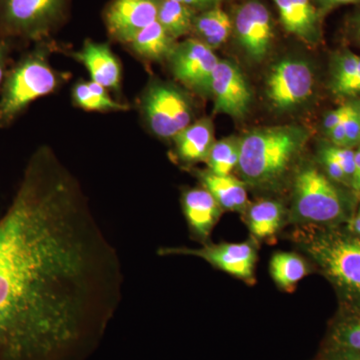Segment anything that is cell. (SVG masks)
Masks as SVG:
<instances>
[{"label": "cell", "mask_w": 360, "mask_h": 360, "mask_svg": "<svg viewBox=\"0 0 360 360\" xmlns=\"http://www.w3.org/2000/svg\"><path fill=\"white\" fill-rule=\"evenodd\" d=\"M117 248L49 148L0 217V360H77L122 300Z\"/></svg>", "instance_id": "1"}, {"label": "cell", "mask_w": 360, "mask_h": 360, "mask_svg": "<svg viewBox=\"0 0 360 360\" xmlns=\"http://www.w3.org/2000/svg\"><path fill=\"white\" fill-rule=\"evenodd\" d=\"M310 132L302 125L250 130L239 139L238 172L245 186L258 191L279 188L293 172Z\"/></svg>", "instance_id": "2"}, {"label": "cell", "mask_w": 360, "mask_h": 360, "mask_svg": "<svg viewBox=\"0 0 360 360\" xmlns=\"http://www.w3.org/2000/svg\"><path fill=\"white\" fill-rule=\"evenodd\" d=\"M293 241L335 288L340 307H360V238L347 227L298 226Z\"/></svg>", "instance_id": "3"}, {"label": "cell", "mask_w": 360, "mask_h": 360, "mask_svg": "<svg viewBox=\"0 0 360 360\" xmlns=\"http://www.w3.org/2000/svg\"><path fill=\"white\" fill-rule=\"evenodd\" d=\"M359 196L336 184L319 163H303L295 172L288 219L298 226L338 227L347 224Z\"/></svg>", "instance_id": "4"}, {"label": "cell", "mask_w": 360, "mask_h": 360, "mask_svg": "<svg viewBox=\"0 0 360 360\" xmlns=\"http://www.w3.org/2000/svg\"><path fill=\"white\" fill-rule=\"evenodd\" d=\"M46 51H39L14 68L0 99V122L13 120L28 104L49 96L65 79L49 65Z\"/></svg>", "instance_id": "5"}, {"label": "cell", "mask_w": 360, "mask_h": 360, "mask_svg": "<svg viewBox=\"0 0 360 360\" xmlns=\"http://www.w3.org/2000/svg\"><path fill=\"white\" fill-rule=\"evenodd\" d=\"M141 105L148 129L162 139H174L195 117L191 97L170 82H150L144 90Z\"/></svg>", "instance_id": "6"}, {"label": "cell", "mask_w": 360, "mask_h": 360, "mask_svg": "<svg viewBox=\"0 0 360 360\" xmlns=\"http://www.w3.org/2000/svg\"><path fill=\"white\" fill-rule=\"evenodd\" d=\"M70 0H0V30L6 34L41 39L65 21Z\"/></svg>", "instance_id": "7"}, {"label": "cell", "mask_w": 360, "mask_h": 360, "mask_svg": "<svg viewBox=\"0 0 360 360\" xmlns=\"http://www.w3.org/2000/svg\"><path fill=\"white\" fill-rule=\"evenodd\" d=\"M265 97L279 113L302 108L314 94L315 73L309 61L284 58L269 68L265 78Z\"/></svg>", "instance_id": "8"}, {"label": "cell", "mask_w": 360, "mask_h": 360, "mask_svg": "<svg viewBox=\"0 0 360 360\" xmlns=\"http://www.w3.org/2000/svg\"><path fill=\"white\" fill-rule=\"evenodd\" d=\"M161 257L186 255L201 258L215 269L245 281L248 285L255 283V267L257 262V241L241 243H205L201 248H161Z\"/></svg>", "instance_id": "9"}, {"label": "cell", "mask_w": 360, "mask_h": 360, "mask_svg": "<svg viewBox=\"0 0 360 360\" xmlns=\"http://www.w3.org/2000/svg\"><path fill=\"white\" fill-rule=\"evenodd\" d=\"M233 32L239 47L250 63H262L269 56L274 40L271 13L259 0H248L236 8Z\"/></svg>", "instance_id": "10"}, {"label": "cell", "mask_w": 360, "mask_h": 360, "mask_svg": "<svg viewBox=\"0 0 360 360\" xmlns=\"http://www.w3.org/2000/svg\"><path fill=\"white\" fill-rule=\"evenodd\" d=\"M208 96L213 98V113L243 120L252 103V91L245 75L231 60H219L210 78Z\"/></svg>", "instance_id": "11"}, {"label": "cell", "mask_w": 360, "mask_h": 360, "mask_svg": "<svg viewBox=\"0 0 360 360\" xmlns=\"http://www.w3.org/2000/svg\"><path fill=\"white\" fill-rule=\"evenodd\" d=\"M167 61L180 84L208 96L210 78L219 63L212 49L193 37L176 44Z\"/></svg>", "instance_id": "12"}, {"label": "cell", "mask_w": 360, "mask_h": 360, "mask_svg": "<svg viewBox=\"0 0 360 360\" xmlns=\"http://www.w3.org/2000/svg\"><path fill=\"white\" fill-rule=\"evenodd\" d=\"M160 0H111L103 13L113 39L127 44L136 33L158 20Z\"/></svg>", "instance_id": "13"}, {"label": "cell", "mask_w": 360, "mask_h": 360, "mask_svg": "<svg viewBox=\"0 0 360 360\" xmlns=\"http://www.w3.org/2000/svg\"><path fill=\"white\" fill-rule=\"evenodd\" d=\"M181 207L191 236L202 245L208 243L222 208L205 187H193L182 191Z\"/></svg>", "instance_id": "14"}, {"label": "cell", "mask_w": 360, "mask_h": 360, "mask_svg": "<svg viewBox=\"0 0 360 360\" xmlns=\"http://www.w3.org/2000/svg\"><path fill=\"white\" fill-rule=\"evenodd\" d=\"M274 2L286 32L310 46L321 44L323 14L312 0H274Z\"/></svg>", "instance_id": "15"}, {"label": "cell", "mask_w": 360, "mask_h": 360, "mask_svg": "<svg viewBox=\"0 0 360 360\" xmlns=\"http://www.w3.org/2000/svg\"><path fill=\"white\" fill-rule=\"evenodd\" d=\"M73 58L86 68L92 82L106 89L118 91L122 82V65L110 45L86 40Z\"/></svg>", "instance_id": "16"}, {"label": "cell", "mask_w": 360, "mask_h": 360, "mask_svg": "<svg viewBox=\"0 0 360 360\" xmlns=\"http://www.w3.org/2000/svg\"><path fill=\"white\" fill-rule=\"evenodd\" d=\"M177 160L184 165L202 162L214 144V129L212 120L202 118L191 123L172 139Z\"/></svg>", "instance_id": "17"}, {"label": "cell", "mask_w": 360, "mask_h": 360, "mask_svg": "<svg viewBox=\"0 0 360 360\" xmlns=\"http://www.w3.org/2000/svg\"><path fill=\"white\" fill-rule=\"evenodd\" d=\"M201 186L212 193L222 210L245 213L250 205L248 191L243 180L229 175H217L210 170L196 172Z\"/></svg>", "instance_id": "18"}, {"label": "cell", "mask_w": 360, "mask_h": 360, "mask_svg": "<svg viewBox=\"0 0 360 360\" xmlns=\"http://www.w3.org/2000/svg\"><path fill=\"white\" fill-rule=\"evenodd\" d=\"M329 89L338 98L360 97V56L350 51L336 52L329 68Z\"/></svg>", "instance_id": "19"}, {"label": "cell", "mask_w": 360, "mask_h": 360, "mask_svg": "<svg viewBox=\"0 0 360 360\" xmlns=\"http://www.w3.org/2000/svg\"><path fill=\"white\" fill-rule=\"evenodd\" d=\"M243 214L251 236L255 241L274 238L288 219V210L283 203L274 200L250 203Z\"/></svg>", "instance_id": "20"}, {"label": "cell", "mask_w": 360, "mask_h": 360, "mask_svg": "<svg viewBox=\"0 0 360 360\" xmlns=\"http://www.w3.org/2000/svg\"><path fill=\"white\" fill-rule=\"evenodd\" d=\"M323 349L360 352V307H340L329 326Z\"/></svg>", "instance_id": "21"}, {"label": "cell", "mask_w": 360, "mask_h": 360, "mask_svg": "<svg viewBox=\"0 0 360 360\" xmlns=\"http://www.w3.org/2000/svg\"><path fill=\"white\" fill-rule=\"evenodd\" d=\"M129 49L146 60L161 63L168 60L176 45L158 20L151 23L129 42Z\"/></svg>", "instance_id": "22"}, {"label": "cell", "mask_w": 360, "mask_h": 360, "mask_svg": "<svg viewBox=\"0 0 360 360\" xmlns=\"http://www.w3.org/2000/svg\"><path fill=\"white\" fill-rule=\"evenodd\" d=\"M232 32V18L217 6L196 14L191 33L196 39L215 49L227 41Z\"/></svg>", "instance_id": "23"}, {"label": "cell", "mask_w": 360, "mask_h": 360, "mask_svg": "<svg viewBox=\"0 0 360 360\" xmlns=\"http://www.w3.org/2000/svg\"><path fill=\"white\" fill-rule=\"evenodd\" d=\"M269 271L277 288L290 292L309 274V262L297 253L279 251L272 255Z\"/></svg>", "instance_id": "24"}, {"label": "cell", "mask_w": 360, "mask_h": 360, "mask_svg": "<svg viewBox=\"0 0 360 360\" xmlns=\"http://www.w3.org/2000/svg\"><path fill=\"white\" fill-rule=\"evenodd\" d=\"M72 101L78 108L87 111H127L129 106L113 101L105 87L94 82H78L73 86Z\"/></svg>", "instance_id": "25"}, {"label": "cell", "mask_w": 360, "mask_h": 360, "mask_svg": "<svg viewBox=\"0 0 360 360\" xmlns=\"http://www.w3.org/2000/svg\"><path fill=\"white\" fill-rule=\"evenodd\" d=\"M198 13L195 9L174 0H160L156 20L176 40L193 32V21Z\"/></svg>", "instance_id": "26"}, {"label": "cell", "mask_w": 360, "mask_h": 360, "mask_svg": "<svg viewBox=\"0 0 360 360\" xmlns=\"http://www.w3.org/2000/svg\"><path fill=\"white\" fill-rule=\"evenodd\" d=\"M239 160V139L227 137L213 144L205 162L208 170L217 175H229L238 167Z\"/></svg>", "instance_id": "27"}, {"label": "cell", "mask_w": 360, "mask_h": 360, "mask_svg": "<svg viewBox=\"0 0 360 360\" xmlns=\"http://www.w3.org/2000/svg\"><path fill=\"white\" fill-rule=\"evenodd\" d=\"M359 101H348L347 111L341 120L345 137H347V148H357L360 146V116L359 111Z\"/></svg>", "instance_id": "28"}, {"label": "cell", "mask_w": 360, "mask_h": 360, "mask_svg": "<svg viewBox=\"0 0 360 360\" xmlns=\"http://www.w3.org/2000/svg\"><path fill=\"white\" fill-rule=\"evenodd\" d=\"M317 163H319V167L323 170L324 174L328 175L329 179H333L336 184L352 189L347 175H345V172L341 168L340 163L326 150V146H322L319 149Z\"/></svg>", "instance_id": "29"}, {"label": "cell", "mask_w": 360, "mask_h": 360, "mask_svg": "<svg viewBox=\"0 0 360 360\" xmlns=\"http://www.w3.org/2000/svg\"><path fill=\"white\" fill-rule=\"evenodd\" d=\"M324 146H326V150L340 163L352 189V181H354L355 172V149L338 148V146H333L330 143Z\"/></svg>", "instance_id": "30"}, {"label": "cell", "mask_w": 360, "mask_h": 360, "mask_svg": "<svg viewBox=\"0 0 360 360\" xmlns=\"http://www.w3.org/2000/svg\"><path fill=\"white\" fill-rule=\"evenodd\" d=\"M345 111H347V103L342 104V105L336 108L335 110L326 113L323 120H322V130H323L326 135L340 124L345 115Z\"/></svg>", "instance_id": "31"}, {"label": "cell", "mask_w": 360, "mask_h": 360, "mask_svg": "<svg viewBox=\"0 0 360 360\" xmlns=\"http://www.w3.org/2000/svg\"><path fill=\"white\" fill-rule=\"evenodd\" d=\"M319 360H360V352L348 349H323Z\"/></svg>", "instance_id": "32"}, {"label": "cell", "mask_w": 360, "mask_h": 360, "mask_svg": "<svg viewBox=\"0 0 360 360\" xmlns=\"http://www.w3.org/2000/svg\"><path fill=\"white\" fill-rule=\"evenodd\" d=\"M312 2L323 16L336 7L347 6V4H360V0H312Z\"/></svg>", "instance_id": "33"}, {"label": "cell", "mask_w": 360, "mask_h": 360, "mask_svg": "<svg viewBox=\"0 0 360 360\" xmlns=\"http://www.w3.org/2000/svg\"><path fill=\"white\" fill-rule=\"evenodd\" d=\"M174 1L179 2L191 8L195 9L196 11H203L206 9L212 8V7L220 6L222 0H174Z\"/></svg>", "instance_id": "34"}, {"label": "cell", "mask_w": 360, "mask_h": 360, "mask_svg": "<svg viewBox=\"0 0 360 360\" xmlns=\"http://www.w3.org/2000/svg\"><path fill=\"white\" fill-rule=\"evenodd\" d=\"M359 6V8L352 14V18L348 21V27H349L352 37L360 44V4Z\"/></svg>", "instance_id": "35"}, {"label": "cell", "mask_w": 360, "mask_h": 360, "mask_svg": "<svg viewBox=\"0 0 360 360\" xmlns=\"http://www.w3.org/2000/svg\"><path fill=\"white\" fill-rule=\"evenodd\" d=\"M352 191L360 198V146L355 148V172L354 181H352Z\"/></svg>", "instance_id": "36"}, {"label": "cell", "mask_w": 360, "mask_h": 360, "mask_svg": "<svg viewBox=\"0 0 360 360\" xmlns=\"http://www.w3.org/2000/svg\"><path fill=\"white\" fill-rule=\"evenodd\" d=\"M347 229L357 238H360V205L352 219L347 224Z\"/></svg>", "instance_id": "37"}, {"label": "cell", "mask_w": 360, "mask_h": 360, "mask_svg": "<svg viewBox=\"0 0 360 360\" xmlns=\"http://www.w3.org/2000/svg\"><path fill=\"white\" fill-rule=\"evenodd\" d=\"M7 46L4 42H0V82L4 77V59H6Z\"/></svg>", "instance_id": "38"}, {"label": "cell", "mask_w": 360, "mask_h": 360, "mask_svg": "<svg viewBox=\"0 0 360 360\" xmlns=\"http://www.w3.org/2000/svg\"><path fill=\"white\" fill-rule=\"evenodd\" d=\"M359 116H360V99L359 101Z\"/></svg>", "instance_id": "39"}]
</instances>
